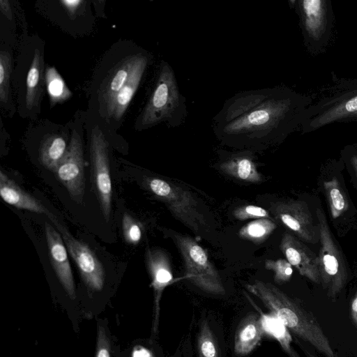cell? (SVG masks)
<instances>
[{
    "instance_id": "obj_29",
    "label": "cell",
    "mask_w": 357,
    "mask_h": 357,
    "mask_svg": "<svg viewBox=\"0 0 357 357\" xmlns=\"http://www.w3.org/2000/svg\"><path fill=\"white\" fill-rule=\"evenodd\" d=\"M265 268L273 273L274 281L279 284H284L290 280L293 268L290 263L284 259L277 260H267Z\"/></svg>"
},
{
    "instance_id": "obj_15",
    "label": "cell",
    "mask_w": 357,
    "mask_h": 357,
    "mask_svg": "<svg viewBox=\"0 0 357 357\" xmlns=\"http://www.w3.org/2000/svg\"><path fill=\"white\" fill-rule=\"evenodd\" d=\"M0 195L3 200L17 208L48 215L50 211L36 198L24 191L3 171L0 172Z\"/></svg>"
},
{
    "instance_id": "obj_2",
    "label": "cell",
    "mask_w": 357,
    "mask_h": 357,
    "mask_svg": "<svg viewBox=\"0 0 357 357\" xmlns=\"http://www.w3.org/2000/svg\"><path fill=\"white\" fill-rule=\"evenodd\" d=\"M246 289L296 336L310 343L326 357H336L316 317L300 303L269 282L255 280L246 284Z\"/></svg>"
},
{
    "instance_id": "obj_11",
    "label": "cell",
    "mask_w": 357,
    "mask_h": 357,
    "mask_svg": "<svg viewBox=\"0 0 357 357\" xmlns=\"http://www.w3.org/2000/svg\"><path fill=\"white\" fill-rule=\"evenodd\" d=\"M270 209L278 220L302 240L311 243L319 240L317 222H314L305 202L279 201L272 204Z\"/></svg>"
},
{
    "instance_id": "obj_10",
    "label": "cell",
    "mask_w": 357,
    "mask_h": 357,
    "mask_svg": "<svg viewBox=\"0 0 357 357\" xmlns=\"http://www.w3.org/2000/svg\"><path fill=\"white\" fill-rule=\"evenodd\" d=\"M53 173L66 188L70 198L82 204L86 186L84 158L82 139L75 130L72 133L65 157Z\"/></svg>"
},
{
    "instance_id": "obj_14",
    "label": "cell",
    "mask_w": 357,
    "mask_h": 357,
    "mask_svg": "<svg viewBox=\"0 0 357 357\" xmlns=\"http://www.w3.org/2000/svg\"><path fill=\"white\" fill-rule=\"evenodd\" d=\"M45 233L52 268L68 296L75 299V286L66 244L61 234L47 222L45 223Z\"/></svg>"
},
{
    "instance_id": "obj_8",
    "label": "cell",
    "mask_w": 357,
    "mask_h": 357,
    "mask_svg": "<svg viewBox=\"0 0 357 357\" xmlns=\"http://www.w3.org/2000/svg\"><path fill=\"white\" fill-rule=\"evenodd\" d=\"M90 157L93 189L102 215L108 222L111 215L112 197L108 144L97 126L93 128L91 134Z\"/></svg>"
},
{
    "instance_id": "obj_27",
    "label": "cell",
    "mask_w": 357,
    "mask_h": 357,
    "mask_svg": "<svg viewBox=\"0 0 357 357\" xmlns=\"http://www.w3.org/2000/svg\"><path fill=\"white\" fill-rule=\"evenodd\" d=\"M12 56L7 51L0 52V100L1 104L8 101L10 78L12 71Z\"/></svg>"
},
{
    "instance_id": "obj_4",
    "label": "cell",
    "mask_w": 357,
    "mask_h": 357,
    "mask_svg": "<svg viewBox=\"0 0 357 357\" xmlns=\"http://www.w3.org/2000/svg\"><path fill=\"white\" fill-rule=\"evenodd\" d=\"M149 56L137 53L125 58L109 75L100 91L107 116L119 121L125 114L149 66Z\"/></svg>"
},
{
    "instance_id": "obj_18",
    "label": "cell",
    "mask_w": 357,
    "mask_h": 357,
    "mask_svg": "<svg viewBox=\"0 0 357 357\" xmlns=\"http://www.w3.org/2000/svg\"><path fill=\"white\" fill-rule=\"evenodd\" d=\"M45 80L43 56L36 50L26 77V104L29 109L38 103Z\"/></svg>"
},
{
    "instance_id": "obj_1",
    "label": "cell",
    "mask_w": 357,
    "mask_h": 357,
    "mask_svg": "<svg viewBox=\"0 0 357 357\" xmlns=\"http://www.w3.org/2000/svg\"><path fill=\"white\" fill-rule=\"evenodd\" d=\"M301 110V98L288 89L244 91L225 102L213 118V130L227 144L266 146L293 131Z\"/></svg>"
},
{
    "instance_id": "obj_19",
    "label": "cell",
    "mask_w": 357,
    "mask_h": 357,
    "mask_svg": "<svg viewBox=\"0 0 357 357\" xmlns=\"http://www.w3.org/2000/svg\"><path fill=\"white\" fill-rule=\"evenodd\" d=\"M323 1H303L300 2L304 25L308 33L319 37L326 23V6Z\"/></svg>"
},
{
    "instance_id": "obj_28",
    "label": "cell",
    "mask_w": 357,
    "mask_h": 357,
    "mask_svg": "<svg viewBox=\"0 0 357 357\" xmlns=\"http://www.w3.org/2000/svg\"><path fill=\"white\" fill-rule=\"evenodd\" d=\"M122 229L125 241L130 245H137L142 236L143 226L142 223L125 213L122 218Z\"/></svg>"
},
{
    "instance_id": "obj_9",
    "label": "cell",
    "mask_w": 357,
    "mask_h": 357,
    "mask_svg": "<svg viewBox=\"0 0 357 357\" xmlns=\"http://www.w3.org/2000/svg\"><path fill=\"white\" fill-rule=\"evenodd\" d=\"M47 216L61 234L86 287L92 291H101L105 274L103 266L95 253L87 244L76 239L52 213Z\"/></svg>"
},
{
    "instance_id": "obj_36",
    "label": "cell",
    "mask_w": 357,
    "mask_h": 357,
    "mask_svg": "<svg viewBox=\"0 0 357 357\" xmlns=\"http://www.w3.org/2000/svg\"><path fill=\"white\" fill-rule=\"evenodd\" d=\"M351 162L354 168V172L356 174V176L357 177V155L352 156L351 159Z\"/></svg>"
},
{
    "instance_id": "obj_16",
    "label": "cell",
    "mask_w": 357,
    "mask_h": 357,
    "mask_svg": "<svg viewBox=\"0 0 357 357\" xmlns=\"http://www.w3.org/2000/svg\"><path fill=\"white\" fill-rule=\"evenodd\" d=\"M264 335L260 316L250 314L238 325L234 336V352L237 356L250 354Z\"/></svg>"
},
{
    "instance_id": "obj_6",
    "label": "cell",
    "mask_w": 357,
    "mask_h": 357,
    "mask_svg": "<svg viewBox=\"0 0 357 357\" xmlns=\"http://www.w3.org/2000/svg\"><path fill=\"white\" fill-rule=\"evenodd\" d=\"M173 238L182 256L185 275L190 282L206 293L224 295L222 278L205 250L190 236L174 234Z\"/></svg>"
},
{
    "instance_id": "obj_33",
    "label": "cell",
    "mask_w": 357,
    "mask_h": 357,
    "mask_svg": "<svg viewBox=\"0 0 357 357\" xmlns=\"http://www.w3.org/2000/svg\"><path fill=\"white\" fill-rule=\"evenodd\" d=\"M350 315L353 323L357 328V291L356 292L351 303Z\"/></svg>"
},
{
    "instance_id": "obj_3",
    "label": "cell",
    "mask_w": 357,
    "mask_h": 357,
    "mask_svg": "<svg viewBox=\"0 0 357 357\" xmlns=\"http://www.w3.org/2000/svg\"><path fill=\"white\" fill-rule=\"evenodd\" d=\"M186 116L185 99L180 93L174 72L163 61L153 92L137 120V128L146 129L162 122L176 128Z\"/></svg>"
},
{
    "instance_id": "obj_21",
    "label": "cell",
    "mask_w": 357,
    "mask_h": 357,
    "mask_svg": "<svg viewBox=\"0 0 357 357\" xmlns=\"http://www.w3.org/2000/svg\"><path fill=\"white\" fill-rule=\"evenodd\" d=\"M260 319L264 334L276 340L290 357H299L291 347L289 329L275 315L261 312Z\"/></svg>"
},
{
    "instance_id": "obj_30",
    "label": "cell",
    "mask_w": 357,
    "mask_h": 357,
    "mask_svg": "<svg viewBox=\"0 0 357 357\" xmlns=\"http://www.w3.org/2000/svg\"><path fill=\"white\" fill-rule=\"evenodd\" d=\"M234 216L238 220H245L252 218H268V212L260 206L255 205L242 206L236 208L233 212Z\"/></svg>"
},
{
    "instance_id": "obj_17",
    "label": "cell",
    "mask_w": 357,
    "mask_h": 357,
    "mask_svg": "<svg viewBox=\"0 0 357 357\" xmlns=\"http://www.w3.org/2000/svg\"><path fill=\"white\" fill-rule=\"evenodd\" d=\"M222 172L241 181L258 183L261 176L249 152L234 154L220 165Z\"/></svg>"
},
{
    "instance_id": "obj_7",
    "label": "cell",
    "mask_w": 357,
    "mask_h": 357,
    "mask_svg": "<svg viewBox=\"0 0 357 357\" xmlns=\"http://www.w3.org/2000/svg\"><path fill=\"white\" fill-rule=\"evenodd\" d=\"M146 183L149 190L165 204L172 214L195 233L208 226L197 201L190 192L159 178H149Z\"/></svg>"
},
{
    "instance_id": "obj_38",
    "label": "cell",
    "mask_w": 357,
    "mask_h": 357,
    "mask_svg": "<svg viewBox=\"0 0 357 357\" xmlns=\"http://www.w3.org/2000/svg\"><path fill=\"white\" fill-rule=\"evenodd\" d=\"M354 116H357V114H356Z\"/></svg>"
},
{
    "instance_id": "obj_35",
    "label": "cell",
    "mask_w": 357,
    "mask_h": 357,
    "mask_svg": "<svg viewBox=\"0 0 357 357\" xmlns=\"http://www.w3.org/2000/svg\"><path fill=\"white\" fill-rule=\"evenodd\" d=\"M132 357H153V355L146 349L139 347L133 351Z\"/></svg>"
},
{
    "instance_id": "obj_13",
    "label": "cell",
    "mask_w": 357,
    "mask_h": 357,
    "mask_svg": "<svg viewBox=\"0 0 357 357\" xmlns=\"http://www.w3.org/2000/svg\"><path fill=\"white\" fill-rule=\"evenodd\" d=\"M280 248L301 275L314 283H321L319 257L302 241L287 232L282 236Z\"/></svg>"
},
{
    "instance_id": "obj_37",
    "label": "cell",
    "mask_w": 357,
    "mask_h": 357,
    "mask_svg": "<svg viewBox=\"0 0 357 357\" xmlns=\"http://www.w3.org/2000/svg\"><path fill=\"white\" fill-rule=\"evenodd\" d=\"M305 351V353L306 354V355L308 356V357H317L315 354H312V353H310L308 351H306V350H304Z\"/></svg>"
},
{
    "instance_id": "obj_20",
    "label": "cell",
    "mask_w": 357,
    "mask_h": 357,
    "mask_svg": "<svg viewBox=\"0 0 357 357\" xmlns=\"http://www.w3.org/2000/svg\"><path fill=\"white\" fill-rule=\"evenodd\" d=\"M68 146L64 138L60 135H51L45 138L39 149L40 163L53 172L65 157Z\"/></svg>"
},
{
    "instance_id": "obj_12",
    "label": "cell",
    "mask_w": 357,
    "mask_h": 357,
    "mask_svg": "<svg viewBox=\"0 0 357 357\" xmlns=\"http://www.w3.org/2000/svg\"><path fill=\"white\" fill-rule=\"evenodd\" d=\"M145 261L151 280L154 293L153 319L152 331L158 328L160 300L165 289L173 282L171 263L166 252L159 248H149L145 254Z\"/></svg>"
},
{
    "instance_id": "obj_34",
    "label": "cell",
    "mask_w": 357,
    "mask_h": 357,
    "mask_svg": "<svg viewBox=\"0 0 357 357\" xmlns=\"http://www.w3.org/2000/svg\"><path fill=\"white\" fill-rule=\"evenodd\" d=\"M0 9L1 13L8 19H12V11L10 2L7 0H0Z\"/></svg>"
},
{
    "instance_id": "obj_25",
    "label": "cell",
    "mask_w": 357,
    "mask_h": 357,
    "mask_svg": "<svg viewBox=\"0 0 357 357\" xmlns=\"http://www.w3.org/2000/svg\"><path fill=\"white\" fill-rule=\"evenodd\" d=\"M324 186L331 215L333 219H335L347 209L348 202L347 198L335 177H333L330 181H325Z\"/></svg>"
},
{
    "instance_id": "obj_23",
    "label": "cell",
    "mask_w": 357,
    "mask_h": 357,
    "mask_svg": "<svg viewBox=\"0 0 357 357\" xmlns=\"http://www.w3.org/2000/svg\"><path fill=\"white\" fill-rule=\"evenodd\" d=\"M357 114V95L353 96L321 114L312 121L314 127L321 126L337 119Z\"/></svg>"
},
{
    "instance_id": "obj_32",
    "label": "cell",
    "mask_w": 357,
    "mask_h": 357,
    "mask_svg": "<svg viewBox=\"0 0 357 357\" xmlns=\"http://www.w3.org/2000/svg\"><path fill=\"white\" fill-rule=\"evenodd\" d=\"M60 3L70 15H73L77 12L84 1L81 0H63L61 1Z\"/></svg>"
},
{
    "instance_id": "obj_31",
    "label": "cell",
    "mask_w": 357,
    "mask_h": 357,
    "mask_svg": "<svg viewBox=\"0 0 357 357\" xmlns=\"http://www.w3.org/2000/svg\"><path fill=\"white\" fill-rule=\"evenodd\" d=\"M95 357H110V342L105 328L98 324Z\"/></svg>"
},
{
    "instance_id": "obj_5",
    "label": "cell",
    "mask_w": 357,
    "mask_h": 357,
    "mask_svg": "<svg viewBox=\"0 0 357 357\" xmlns=\"http://www.w3.org/2000/svg\"><path fill=\"white\" fill-rule=\"evenodd\" d=\"M316 215L321 243L318 256L321 283L328 298L334 301L347 282V269L324 213L321 208H317Z\"/></svg>"
},
{
    "instance_id": "obj_22",
    "label": "cell",
    "mask_w": 357,
    "mask_h": 357,
    "mask_svg": "<svg viewBox=\"0 0 357 357\" xmlns=\"http://www.w3.org/2000/svg\"><path fill=\"white\" fill-rule=\"evenodd\" d=\"M276 227L275 223L269 218L256 219L242 227L238 231V235L254 243H261Z\"/></svg>"
},
{
    "instance_id": "obj_26",
    "label": "cell",
    "mask_w": 357,
    "mask_h": 357,
    "mask_svg": "<svg viewBox=\"0 0 357 357\" xmlns=\"http://www.w3.org/2000/svg\"><path fill=\"white\" fill-rule=\"evenodd\" d=\"M199 357H221L217 340L206 320H203L197 338Z\"/></svg>"
},
{
    "instance_id": "obj_24",
    "label": "cell",
    "mask_w": 357,
    "mask_h": 357,
    "mask_svg": "<svg viewBox=\"0 0 357 357\" xmlns=\"http://www.w3.org/2000/svg\"><path fill=\"white\" fill-rule=\"evenodd\" d=\"M45 79L52 105L63 102L72 96L55 68L49 66L46 68Z\"/></svg>"
}]
</instances>
